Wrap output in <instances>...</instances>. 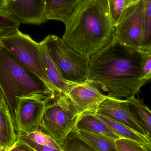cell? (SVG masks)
<instances>
[{
    "mask_svg": "<svg viewBox=\"0 0 151 151\" xmlns=\"http://www.w3.org/2000/svg\"><path fill=\"white\" fill-rule=\"evenodd\" d=\"M147 52L122 45L113 39L91 57L86 81L115 98L135 96L147 83L141 78Z\"/></svg>",
    "mask_w": 151,
    "mask_h": 151,
    "instance_id": "1",
    "label": "cell"
},
{
    "mask_svg": "<svg viewBox=\"0 0 151 151\" xmlns=\"http://www.w3.org/2000/svg\"><path fill=\"white\" fill-rule=\"evenodd\" d=\"M65 25L62 39L84 56L90 58L113 39L107 0H83Z\"/></svg>",
    "mask_w": 151,
    "mask_h": 151,
    "instance_id": "2",
    "label": "cell"
},
{
    "mask_svg": "<svg viewBox=\"0 0 151 151\" xmlns=\"http://www.w3.org/2000/svg\"><path fill=\"white\" fill-rule=\"evenodd\" d=\"M0 87L9 106L15 131L18 98L40 95L54 99L58 93L19 63L1 44Z\"/></svg>",
    "mask_w": 151,
    "mask_h": 151,
    "instance_id": "3",
    "label": "cell"
},
{
    "mask_svg": "<svg viewBox=\"0 0 151 151\" xmlns=\"http://www.w3.org/2000/svg\"><path fill=\"white\" fill-rule=\"evenodd\" d=\"M80 116L67 94L58 93L46 105L40 129L63 150L65 141L76 128Z\"/></svg>",
    "mask_w": 151,
    "mask_h": 151,
    "instance_id": "4",
    "label": "cell"
},
{
    "mask_svg": "<svg viewBox=\"0 0 151 151\" xmlns=\"http://www.w3.org/2000/svg\"><path fill=\"white\" fill-rule=\"evenodd\" d=\"M41 42L66 81L75 83L87 81L90 58L76 52L57 35H49Z\"/></svg>",
    "mask_w": 151,
    "mask_h": 151,
    "instance_id": "5",
    "label": "cell"
},
{
    "mask_svg": "<svg viewBox=\"0 0 151 151\" xmlns=\"http://www.w3.org/2000/svg\"><path fill=\"white\" fill-rule=\"evenodd\" d=\"M0 43L19 63L39 76L51 89L58 92L42 67L40 57V42H36L30 35L18 30L11 35L1 38Z\"/></svg>",
    "mask_w": 151,
    "mask_h": 151,
    "instance_id": "6",
    "label": "cell"
},
{
    "mask_svg": "<svg viewBox=\"0 0 151 151\" xmlns=\"http://www.w3.org/2000/svg\"><path fill=\"white\" fill-rule=\"evenodd\" d=\"M143 31V3L139 0L125 9L114 27L113 39L122 45L141 50Z\"/></svg>",
    "mask_w": 151,
    "mask_h": 151,
    "instance_id": "7",
    "label": "cell"
},
{
    "mask_svg": "<svg viewBox=\"0 0 151 151\" xmlns=\"http://www.w3.org/2000/svg\"><path fill=\"white\" fill-rule=\"evenodd\" d=\"M54 99L40 95L18 98L15 132H31L40 128L46 105Z\"/></svg>",
    "mask_w": 151,
    "mask_h": 151,
    "instance_id": "8",
    "label": "cell"
},
{
    "mask_svg": "<svg viewBox=\"0 0 151 151\" xmlns=\"http://www.w3.org/2000/svg\"><path fill=\"white\" fill-rule=\"evenodd\" d=\"M96 114L123 124L143 136H147V133L131 111L126 99L107 96L99 105Z\"/></svg>",
    "mask_w": 151,
    "mask_h": 151,
    "instance_id": "9",
    "label": "cell"
},
{
    "mask_svg": "<svg viewBox=\"0 0 151 151\" xmlns=\"http://www.w3.org/2000/svg\"><path fill=\"white\" fill-rule=\"evenodd\" d=\"M66 94L80 115L84 114H96L100 104L107 96L86 81L76 84Z\"/></svg>",
    "mask_w": 151,
    "mask_h": 151,
    "instance_id": "10",
    "label": "cell"
},
{
    "mask_svg": "<svg viewBox=\"0 0 151 151\" xmlns=\"http://www.w3.org/2000/svg\"><path fill=\"white\" fill-rule=\"evenodd\" d=\"M7 9L20 24L38 25L47 21L45 0L9 1Z\"/></svg>",
    "mask_w": 151,
    "mask_h": 151,
    "instance_id": "11",
    "label": "cell"
},
{
    "mask_svg": "<svg viewBox=\"0 0 151 151\" xmlns=\"http://www.w3.org/2000/svg\"><path fill=\"white\" fill-rule=\"evenodd\" d=\"M83 0H45L47 20L61 21L65 24Z\"/></svg>",
    "mask_w": 151,
    "mask_h": 151,
    "instance_id": "12",
    "label": "cell"
},
{
    "mask_svg": "<svg viewBox=\"0 0 151 151\" xmlns=\"http://www.w3.org/2000/svg\"><path fill=\"white\" fill-rule=\"evenodd\" d=\"M40 44L41 62L46 75L58 92L67 94L73 87L78 83L70 82L63 77L44 45L41 42Z\"/></svg>",
    "mask_w": 151,
    "mask_h": 151,
    "instance_id": "13",
    "label": "cell"
},
{
    "mask_svg": "<svg viewBox=\"0 0 151 151\" xmlns=\"http://www.w3.org/2000/svg\"><path fill=\"white\" fill-rule=\"evenodd\" d=\"M96 114H84L81 115L76 124V129L79 131L106 136L115 140L120 138Z\"/></svg>",
    "mask_w": 151,
    "mask_h": 151,
    "instance_id": "14",
    "label": "cell"
},
{
    "mask_svg": "<svg viewBox=\"0 0 151 151\" xmlns=\"http://www.w3.org/2000/svg\"><path fill=\"white\" fill-rule=\"evenodd\" d=\"M17 140L8 105L0 107V150H8Z\"/></svg>",
    "mask_w": 151,
    "mask_h": 151,
    "instance_id": "15",
    "label": "cell"
},
{
    "mask_svg": "<svg viewBox=\"0 0 151 151\" xmlns=\"http://www.w3.org/2000/svg\"><path fill=\"white\" fill-rule=\"evenodd\" d=\"M131 111L147 134L151 135V111L143 101L135 96L127 99Z\"/></svg>",
    "mask_w": 151,
    "mask_h": 151,
    "instance_id": "16",
    "label": "cell"
},
{
    "mask_svg": "<svg viewBox=\"0 0 151 151\" xmlns=\"http://www.w3.org/2000/svg\"><path fill=\"white\" fill-rule=\"evenodd\" d=\"M96 114L120 138L129 139L143 145L149 144V141L146 137L139 134L128 127L104 116Z\"/></svg>",
    "mask_w": 151,
    "mask_h": 151,
    "instance_id": "17",
    "label": "cell"
},
{
    "mask_svg": "<svg viewBox=\"0 0 151 151\" xmlns=\"http://www.w3.org/2000/svg\"><path fill=\"white\" fill-rule=\"evenodd\" d=\"M77 131L83 139L98 151H118L115 144L116 140L114 138L89 132Z\"/></svg>",
    "mask_w": 151,
    "mask_h": 151,
    "instance_id": "18",
    "label": "cell"
},
{
    "mask_svg": "<svg viewBox=\"0 0 151 151\" xmlns=\"http://www.w3.org/2000/svg\"><path fill=\"white\" fill-rule=\"evenodd\" d=\"M63 151H98L79 135L76 128L69 135L63 145Z\"/></svg>",
    "mask_w": 151,
    "mask_h": 151,
    "instance_id": "19",
    "label": "cell"
},
{
    "mask_svg": "<svg viewBox=\"0 0 151 151\" xmlns=\"http://www.w3.org/2000/svg\"><path fill=\"white\" fill-rule=\"evenodd\" d=\"M143 3L144 31L141 50L147 52L151 49V0Z\"/></svg>",
    "mask_w": 151,
    "mask_h": 151,
    "instance_id": "20",
    "label": "cell"
},
{
    "mask_svg": "<svg viewBox=\"0 0 151 151\" xmlns=\"http://www.w3.org/2000/svg\"><path fill=\"white\" fill-rule=\"evenodd\" d=\"M20 23L7 9L0 10V38L9 36L19 30Z\"/></svg>",
    "mask_w": 151,
    "mask_h": 151,
    "instance_id": "21",
    "label": "cell"
},
{
    "mask_svg": "<svg viewBox=\"0 0 151 151\" xmlns=\"http://www.w3.org/2000/svg\"><path fill=\"white\" fill-rule=\"evenodd\" d=\"M19 135L23 136L38 144L46 145L63 150L52 138L45 134L40 128L27 133L20 132L18 135Z\"/></svg>",
    "mask_w": 151,
    "mask_h": 151,
    "instance_id": "22",
    "label": "cell"
},
{
    "mask_svg": "<svg viewBox=\"0 0 151 151\" xmlns=\"http://www.w3.org/2000/svg\"><path fill=\"white\" fill-rule=\"evenodd\" d=\"M109 15L115 26L128 6L127 0H107Z\"/></svg>",
    "mask_w": 151,
    "mask_h": 151,
    "instance_id": "23",
    "label": "cell"
},
{
    "mask_svg": "<svg viewBox=\"0 0 151 151\" xmlns=\"http://www.w3.org/2000/svg\"><path fill=\"white\" fill-rule=\"evenodd\" d=\"M115 144L118 151H145L144 145L129 139L119 138Z\"/></svg>",
    "mask_w": 151,
    "mask_h": 151,
    "instance_id": "24",
    "label": "cell"
},
{
    "mask_svg": "<svg viewBox=\"0 0 151 151\" xmlns=\"http://www.w3.org/2000/svg\"><path fill=\"white\" fill-rule=\"evenodd\" d=\"M17 139L25 143L34 151H63L62 150H58L50 146L38 144L20 135L17 136Z\"/></svg>",
    "mask_w": 151,
    "mask_h": 151,
    "instance_id": "25",
    "label": "cell"
},
{
    "mask_svg": "<svg viewBox=\"0 0 151 151\" xmlns=\"http://www.w3.org/2000/svg\"><path fill=\"white\" fill-rule=\"evenodd\" d=\"M148 56L142 70L141 78L148 83L151 80V49L147 52Z\"/></svg>",
    "mask_w": 151,
    "mask_h": 151,
    "instance_id": "26",
    "label": "cell"
},
{
    "mask_svg": "<svg viewBox=\"0 0 151 151\" xmlns=\"http://www.w3.org/2000/svg\"><path fill=\"white\" fill-rule=\"evenodd\" d=\"M7 151H34L25 143L17 140L15 143Z\"/></svg>",
    "mask_w": 151,
    "mask_h": 151,
    "instance_id": "27",
    "label": "cell"
},
{
    "mask_svg": "<svg viewBox=\"0 0 151 151\" xmlns=\"http://www.w3.org/2000/svg\"><path fill=\"white\" fill-rule=\"evenodd\" d=\"M7 104L4 98L3 92L0 87V107L7 105Z\"/></svg>",
    "mask_w": 151,
    "mask_h": 151,
    "instance_id": "28",
    "label": "cell"
},
{
    "mask_svg": "<svg viewBox=\"0 0 151 151\" xmlns=\"http://www.w3.org/2000/svg\"><path fill=\"white\" fill-rule=\"evenodd\" d=\"M9 0H0V10L7 9Z\"/></svg>",
    "mask_w": 151,
    "mask_h": 151,
    "instance_id": "29",
    "label": "cell"
},
{
    "mask_svg": "<svg viewBox=\"0 0 151 151\" xmlns=\"http://www.w3.org/2000/svg\"><path fill=\"white\" fill-rule=\"evenodd\" d=\"M145 151H151V146L150 145V144L148 145H144Z\"/></svg>",
    "mask_w": 151,
    "mask_h": 151,
    "instance_id": "30",
    "label": "cell"
},
{
    "mask_svg": "<svg viewBox=\"0 0 151 151\" xmlns=\"http://www.w3.org/2000/svg\"><path fill=\"white\" fill-rule=\"evenodd\" d=\"M139 1V0H127L129 5L135 3Z\"/></svg>",
    "mask_w": 151,
    "mask_h": 151,
    "instance_id": "31",
    "label": "cell"
},
{
    "mask_svg": "<svg viewBox=\"0 0 151 151\" xmlns=\"http://www.w3.org/2000/svg\"><path fill=\"white\" fill-rule=\"evenodd\" d=\"M146 137L148 139V141H149L150 145L151 146V135L147 134V135Z\"/></svg>",
    "mask_w": 151,
    "mask_h": 151,
    "instance_id": "32",
    "label": "cell"
},
{
    "mask_svg": "<svg viewBox=\"0 0 151 151\" xmlns=\"http://www.w3.org/2000/svg\"><path fill=\"white\" fill-rule=\"evenodd\" d=\"M9 1H14V0H9Z\"/></svg>",
    "mask_w": 151,
    "mask_h": 151,
    "instance_id": "33",
    "label": "cell"
},
{
    "mask_svg": "<svg viewBox=\"0 0 151 151\" xmlns=\"http://www.w3.org/2000/svg\"><path fill=\"white\" fill-rule=\"evenodd\" d=\"M2 150H0V151H2Z\"/></svg>",
    "mask_w": 151,
    "mask_h": 151,
    "instance_id": "34",
    "label": "cell"
},
{
    "mask_svg": "<svg viewBox=\"0 0 151 151\" xmlns=\"http://www.w3.org/2000/svg\"><path fill=\"white\" fill-rule=\"evenodd\" d=\"M1 38H0V40H1Z\"/></svg>",
    "mask_w": 151,
    "mask_h": 151,
    "instance_id": "35",
    "label": "cell"
},
{
    "mask_svg": "<svg viewBox=\"0 0 151 151\" xmlns=\"http://www.w3.org/2000/svg\"><path fill=\"white\" fill-rule=\"evenodd\" d=\"M0 44H1V43H0Z\"/></svg>",
    "mask_w": 151,
    "mask_h": 151,
    "instance_id": "36",
    "label": "cell"
},
{
    "mask_svg": "<svg viewBox=\"0 0 151 151\" xmlns=\"http://www.w3.org/2000/svg\"></svg>",
    "mask_w": 151,
    "mask_h": 151,
    "instance_id": "37",
    "label": "cell"
},
{
    "mask_svg": "<svg viewBox=\"0 0 151 151\" xmlns=\"http://www.w3.org/2000/svg\"></svg>",
    "mask_w": 151,
    "mask_h": 151,
    "instance_id": "38",
    "label": "cell"
}]
</instances>
